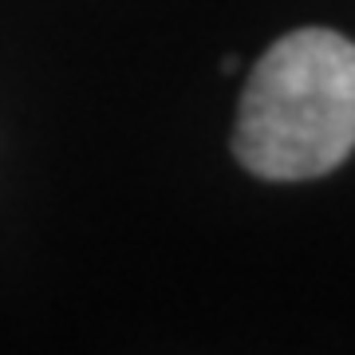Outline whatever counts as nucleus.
<instances>
[{"label": "nucleus", "mask_w": 355, "mask_h": 355, "mask_svg": "<svg viewBox=\"0 0 355 355\" xmlns=\"http://www.w3.org/2000/svg\"><path fill=\"white\" fill-rule=\"evenodd\" d=\"M355 150V44L331 28L280 36L249 71L233 154L265 182L331 174Z\"/></svg>", "instance_id": "nucleus-1"}]
</instances>
